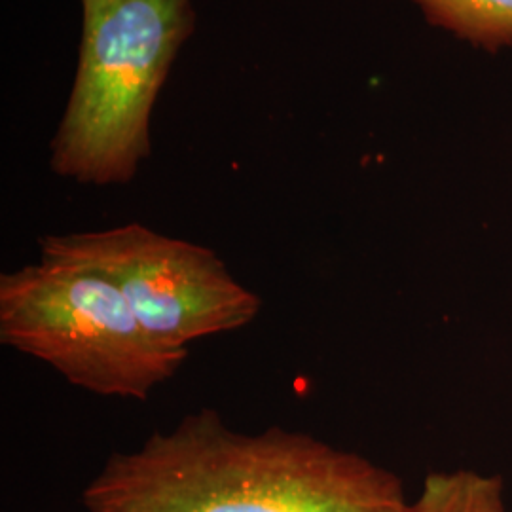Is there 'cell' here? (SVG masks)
I'll return each mask as SVG.
<instances>
[{"label":"cell","instance_id":"6da1fadb","mask_svg":"<svg viewBox=\"0 0 512 512\" xmlns=\"http://www.w3.org/2000/svg\"><path fill=\"white\" fill-rule=\"evenodd\" d=\"M88 512H410L397 476L308 433L247 435L220 412L186 414L116 452L82 494Z\"/></svg>","mask_w":512,"mask_h":512},{"label":"cell","instance_id":"8992f818","mask_svg":"<svg viewBox=\"0 0 512 512\" xmlns=\"http://www.w3.org/2000/svg\"><path fill=\"white\" fill-rule=\"evenodd\" d=\"M410 512H507L501 478L473 471L431 473Z\"/></svg>","mask_w":512,"mask_h":512},{"label":"cell","instance_id":"277c9868","mask_svg":"<svg viewBox=\"0 0 512 512\" xmlns=\"http://www.w3.org/2000/svg\"><path fill=\"white\" fill-rule=\"evenodd\" d=\"M40 255L86 266L124 294L143 327L165 346L251 325L260 296L241 285L213 249L129 222L107 230L46 236Z\"/></svg>","mask_w":512,"mask_h":512},{"label":"cell","instance_id":"3957f363","mask_svg":"<svg viewBox=\"0 0 512 512\" xmlns=\"http://www.w3.org/2000/svg\"><path fill=\"white\" fill-rule=\"evenodd\" d=\"M0 342L99 397L147 401L188 359L148 332L107 277L71 260L0 275Z\"/></svg>","mask_w":512,"mask_h":512},{"label":"cell","instance_id":"7a4b0ae2","mask_svg":"<svg viewBox=\"0 0 512 512\" xmlns=\"http://www.w3.org/2000/svg\"><path fill=\"white\" fill-rule=\"evenodd\" d=\"M82 40L50 147L57 177L112 186L150 154V116L196 27L194 0H80Z\"/></svg>","mask_w":512,"mask_h":512},{"label":"cell","instance_id":"5b68a950","mask_svg":"<svg viewBox=\"0 0 512 512\" xmlns=\"http://www.w3.org/2000/svg\"><path fill=\"white\" fill-rule=\"evenodd\" d=\"M427 21L475 46H512V0H412Z\"/></svg>","mask_w":512,"mask_h":512}]
</instances>
